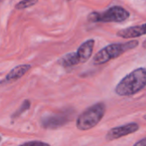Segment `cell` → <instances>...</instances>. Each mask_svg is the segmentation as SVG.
I'll use <instances>...</instances> for the list:
<instances>
[{
    "instance_id": "9a60e30c",
    "label": "cell",
    "mask_w": 146,
    "mask_h": 146,
    "mask_svg": "<svg viewBox=\"0 0 146 146\" xmlns=\"http://www.w3.org/2000/svg\"><path fill=\"white\" fill-rule=\"evenodd\" d=\"M142 46H143V47L144 49H146V40H144V41L143 42V45H142Z\"/></svg>"
},
{
    "instance_id": "8992f818",
    "label": "cell",
    "mask_w": 146,
    "mask_h": 146,
    "mask_svg": "<svg viewBox=\"0 0 146 146\" xmlns=\"http://www.w3.org/2000/svg\"><path fill=\"white\" fill-rule=\"evenodd\" d=\"M139 130V125L136 122H130L123 125L116 126L110 129L106 134V139L108 141H113L127 135L135 133Z\"/></svg>"
},
{
    "instance_id": "3957f363",
    "label": "cell",
    "mask_w": 146,
    "mask_h": 146,
    "mask_svg": "<svg viewBox=\"0 0 146 146\" xmlns=\"http://www.w3.org/2000/svg\"><path fill=\"white\" fill-rule=\"evenodd\" d=\"M106 113V105L97 102L84 110L77 119L76 126L80 131H88L97 125Z\"/></svg>"
},
{
    "instance_id": "5b68a950",
    "label": "cell",
    "mask_w": 146,
    "mask_h": 146,
    "mask_svg": "<svg viewBox=\"0 0 146 146\" xmlns=\"http://www.w3.org/2000/svg\"><path fill=\"white\" fill-rule=\"evenodd\" d=\"M75 116V110L73 108H66L60 112L47 114L41 117L40 125L44 129L47 130H55L58 129L67 123L72 120Z\"/></svg>"
},
{
    "instance_id": "e0dca14e",
    "label": "cell",
    "mask_w": 146,
    "mask_h": 146,
    "mask_svg": "<svg viewBox=\"0 0 146 146\" xmlns=\"http://www.w3.org/2000/svg\"><path fill=\"white\" fill-rule=\"evenodd\" d=\"M1 140H2V137L0 136V142H1Z\"/></svg>"
},
{
    "instance_id": "4fadbf2b",
    "label": "cell",
    "mask_w": 146,
    "mask_h": 146,
    "mask_svg": "<svg viewBox=\"0 0 146 146\" xmlns=\"http://www.w3.org/2000/svg\"><path fill=\"white\" fill-rule=\"evenodd\" d=\"M18 146H51V145L46 142H43V141L35 140V141H29V142L23 143Z\"/></svg>"
},
{
    "instance_id": "5bb4252c",
    "label": "cell",
    "mask_w": 146,
    "mask_h": 146,
    "mask_svg": "<svg viewBox=\"0 0 146 146\" xmlns=\"http://www.w3.org/2000/svg\"><path fill=\"white\" fill-rule=\"evenodd\" d=\"M132 146H146V137L137 141V143H135Z\"/></svg>"
},
{
    "instance_id": "8fae6325",
    "label": "cell",
    "mask_w": 146,
    "mask_h": 146,
    "mask_svg": "<svg viewBox=\"0 0 146 146\" xmlns=\"http://www.w3.org/2000/svg\"><path fill=\"white\" fill-rule=\"evenodd\" d=\"M31 107V102L29 100H25L23 102V103L21 104V106L17 108V111H15V113L11 115V119H18L22 114H23L26 111H28Z\"/></svg>"
},
{
    "instance_id": "9c48e42d",
    "label": "cell",
    "mask_w": 146,
    "mask_h": 146,
    "mask_svg": "<svg viewBox=\"0 0 146 146\" xmlns=\"http://www.w3.org/2000/svg\"><path fill=\"white\" fill-rule=\"evenodd\" d=\"M30 69H31V65L28 64H19V65L14 67L6 75L5 79L3 81H1V84H9V83H11V82L20 79Z\"/></svg>"
},
{
    "instance_id": "7c38bea8",
    "label": "cell",
    "mask_w": 146,
    "mask_h": 146,
    "mask_svg": "<svg viewBox=\"0 0 146 146\" xmlns=\"http://www.w3.org/2000/svg\"><path fill=\"white\" fill-rule=\"evenodd\" d=\"M37 3H38V0H21L20 2H18L16 5L15 9L17 11L25 10V9H28L35 5Z\"/></svg>"
},
{
    "instance_id": "277c9868",
    "label": "cell",
    "mask_w": 146,
    "mask_h": 146,
    "mask_svg": "<svg viewBox=\"0 0 146 146\" xmlns=\"http://www.w3.org/2000/svg\"><path fill=\"white\" fill-rule=\"evenodd\" d=\"M130 17L129 11L121 6H112L103 12L93 11L88 16L91 23H123Z\"/></svg>"
},
{
    "instance_id": "30bf717a",
    "label": "cell",
    "mask_w": 146,
    "mask_h": 146,
    "mask_svg": "<svg viewBox=\"0 0 146 146\" xmlns=\"http://www.w3.org/2000/svg\"><path fill=\"white\" fill-rule=\"evenodd\" d=\"M58 64L64 68H68V67H71V66L79 64V61H78L76 52H69V53H66L65 55L62 56L58 60Z\"/></svg>"
},
{
    "instance_id": "ba28073f",
    "label": "cell",
    "mask_w": 146,
    "mask_h": 146,
    "mask_svg": "<svg viewBox=\"0 0 146 146\" xmlns=\"http://www.w3.org/2000/svg\"><path fill=\"white\" fill-rule=\"evenodd\" d=\"M94 46H95V40L93 39L87 40L86 41H84L80 45V46L78 48L76 52L79 64H84L90 58L93 53Z\"/></svg>"
},
{
    "instance_id": "7a4b0ae2",
    "label": "cell",
    "mask_w": 146,
    "mask_h": 146,
    "mask_svg": "<svg viewBox=\"0 0 146 146\" xmlns=\"http://www.w3.org/2000/svg\"><path fill=\"white\" fill-rule=\"evenodd\" d=\"M138 46V41L131 40L124 43H113L101 49L93 58L95 65H101L119 58L127 51L132 50Z\"/></svg>"
},
{
    "instance_id": "2e32d148",
    "label": "cell",
    "mask_w": 146,
    "mask_h": 146,
    "mask_svg": "<svg viewBox=\"0 0 146 146\" xmlns=\"http://www.w3.org/2000/svg\"><path fill=\"white\" fill-rule=\"evenodd\" d=\"M143 119H145V120H146V114H144V115H143Z\"/></svg>"
},
{
    "instance_id": "ac0fdd59",
    "label": "cell",
    "mask_w": 146,
    "mask_h": 146,
    "mask_svg": "<svg viewBox=\"0 0 146 146\" xmlns=\"http://www.w3.org/2000/svg\"><path fill=\"white\" fill-rule=\"evenodd\" d=\"M0 1H1V0H0Z\"/></svg>"
},
{
    "instance_id": "6da1fadb",
    "label": "cell",
    "mask_w": 146,
    "mask_h": 146,
    "mask_svg": "<svg viewBox=\"0 0 146 146\" xmlns=\"http://www.w3.org/2000/svg\"><path fill=\"white\" fill-rule=\"evenodd\" d=\"M146 87V68L139 67L124 77L114 91L119 96H132Z\"/></svg>"
},
{
    "instance_id": "52a82bcc",
    "label": "cell",
    "mask_w": 146,
    "mask_h": 146,
    "mask_svg": "<svg viewBox=\"0 0 146 146\" xmlns=\"http://www.w3.org/2000/svg\"><path fill=\"white\" fill-rule=\"evenodd\" d=\"M117 36L123 39H134L146 35V23L137 25L131 26L123 29H120L117 32Z\"/></svg>"
}]
</instances>
